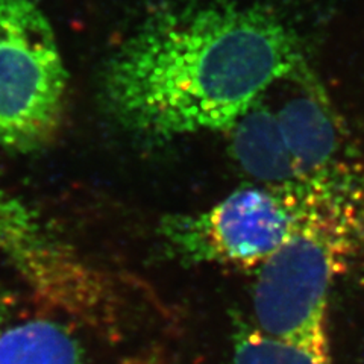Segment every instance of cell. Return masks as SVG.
<instances>
[{"instance_id":"obj_1","label":"cell","mask_w":364,"mask_h":364,"mask_svg":"<svg viewBox=\"0 0 364 364\" xmlns=\"http://www.w3.org/2000/svg\"><path fill=\"white\" fill-rule=\"evenodd\" d=\"M305 67L277 14L234 2L156 11L124 40L102 76L123 127L155 139L228 131L277 82Z\"/></svg>"},{"instance_id":"obj_2","label":"cell","mask_w":364,"mask_h":364,"mask_svg":"<svg viewBox=\"0 0 364 364\" xmlns=\"http://www.w3.org/2000/svg\"><path fill=\"white\" fill-rule=\"evenodd\" d=\"M363 237L364 191L354 173L306 182L293 232L258 270L259 331L329 354V291Z\"/></svg>"},{"instance_id":"obj_3","label":"cell","mask_w":364,"mask_h":364,"mask_svg":"<svg viewBox=\"0 0 364 364\" xmlns=\"http://www.w3.org/2000/svg\"><path fill=\"white\" fill-rule=\"evenodd\" d=\"M68 76L38 0H0V146L29 154L58 132Z\"/></svg>"},{"instance_id":"obj_4","label":"cell","mask_w":364,"mask_h":364,"mask_svg":"<svg viewBox=\"0 0 364 364\" xmlns=\"http://www.w3.org/2000/svg\"><path fill=\"white\" fill-rule=\"evenodd\" d=\"M304 191L305 184L293 190L240 188L208 210L166 219L161 234L188 263L259 267L293 232Z\"/></svg>"},{"instance_id":"obj_5","label":"cell","mask_w":364,"mask_h":364,"mask_svg":"<svg viewBox=\"0 0 364 364\" xmlns=\"http://www.w3.org/2000/svg\"><path fill=\"white\" fill-rule=\"evenodd\" d=\"M0 254L46 304L84 321L105 311L108 289L99 273L85 266L36 211L2 187Z\"/></svg>"},{"instance_id":"obj_6","label":"cell","mask_w":364,"mask_h":364,"mask_svg":"<svg viewBox=\"0 0 364 364\" xmlns=\"http://www.w3.org/2000/svg\"><path fill=\"white\" fill-rule=\"evenodd\" d=\"M301 90L275 111L282 139L302 182L325 181L350 172L340 161L345 134L328 97L309 70Z\"/></svg>"},{"instance_id":"obj_7","label":"cell","mask_w":364,"mask_h":364,"mask_svg":"<svg viewBox=\"0 0 364 364\" xmlns=\"http://www.w3.org/2000/svg\"><path fill=\"white\" fill-rule=\"evenodd\" d=\"M226 132L231 134V154L235 163L259 187L293 190L305 184L282 139L275 111L261 99Z\"/></svg>"},{"instance_id":"obj_8","label":"cell","mask_w":364,"mask_h":364,"mask_svg":"<svg viewBox=\"0 0 364 364\" xmlns=\"http://www.w3.org/2000/svg\"><path fill=\"white\" fill-rule=\"evenodd\" d=\"M0 364H85L72 334L50 321L8 325L0 334Z\"/></svg>"},{"instance_id":"obj_9","label":"cell","mask_w":364,"mask_h":364,"mask_svg":"<svg viewBox=\"0 0 364 364\" xmlns=\"http://www.w3.org/2000/svg\"><path fill=\"white\" fill-rule=\"evenodd\" d=\"M232 364H333L331 355L272 337L238 322L232 334Z\"/></svg>"},{"instance_id":"obj_10","label":"cell","mask_w":364,"mask_h":364,"mask_svg":"<svg viewBox=\"0 0 364 364\" xmlns=\"http://www.w3.org/2000/svg\"><path fill=\"white\" fill-rule=\"evenodd\" d=\"M9 313H11V302L8 299L6 293L0 289V334H2L4 329L8 326Z\"/></svg>"},{"instance_id":"obj_11","label":"cell","mask_w":364,"mask_h":364,"mask_svg":"<svg viewBox=\"0 0 364 364\" xmlns=\"http://www.w3.org/2000/svg\"><path fill=\"white\" fill-rule=\"evenodd\" d=\"M131 364H154V363H151V361H134Z\"/></svg>"}]
</instances>
